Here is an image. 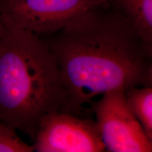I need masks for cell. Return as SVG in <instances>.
Returning a JSON list of instances; mask_svg holds the SVG:
<instances>
[{
    "label": "cell",
    "instance_id": "1",
    "mask_svg": "<svg viewBox=\"0 0 152 152\" xmlns=\"http://www.w3.org/2000/svg\"><path fill=\"white\" fill-rule=\"evenodd\" d=\"M109 7L91 11L43 39L66 85L65 113L80 116L85 104L108 91L152 86V51L127 17Z\"/></svg>",
    "mask_w": 152,
    "mask_h": 152
},
{
    "label": "cell",
    "instance_id": "2",
    "mask_svg": "<svg viewBox=\"0 0 152 152\" xmlns=\"http://www.w3.org/2000/svg\"><path fill=\"white\" fill-rule=\"evenodd\" d=\"M3 23L0 121L34 141L45 115L65 112L67 90L56 57L39 35Z\"/></svg>",
    "mask_w": 152,
    "mask_h": 152
},
{
    "label": "cell",
    "instance_id": "3",
    "mask_svg": "<svg viewBox=\"0 0 152 152\" xmlns=\"http://www.w3.org/2000/svg\"><path fill=\"white\" fill-rule=\"evenodd\" d=\"M109 6V0H0V16L10 26L48 35Z\"/></svg>",
    "mask_w": 152,
    "mask_h": 152
},
{
    "label": "cell",
    "instance_id": "4",
    "mask_svg": "<svg viewBox=\"0 0 152 152\" xmlns=\"http://www.w3.org/2000/svg\"><path fill=\"white\" fill-rule=\"evenodd\" d=\"M90 105L106 151H152V140L129 107L124 90L106 92Z\"/></svg>",
    "mask_w": 152,
    "mask_h": 152
},
{
    "label": "cell",
    "instance_id": "5",
    "mask_svg": "<svg viewBox=\"0 0 152 152\" xmlns=\"http://www.w3.org/2000/svg\"><path fill=\"white\" fill-rule=\"evenodd\" d=\"M33 146L36 152L106 151L94 121L58 111L41 120Z\"/></svg>",
    "mask_w": 152,
    "mask_h": 152
},
{
    "label": "cell",
    "instance_id": "6",
    "mask_svg": "<svg viewBox=\"0 0 152 152\" xmlns=\"http://www.w3.org/2000/svg\"><path fill=\"white\" fill-rule=\"evenodd\" d=\"M132 23L146 47L152 51V0H109Z\"/></svg>",
    "mask_w": 152,
    "mask_h": 152
},
{
    "label": "cell",
    "instance_id": "7",
    "mask_svg": "<svg viewBox=\"0 0 152 152\" xmlns=\"http://www.w3.org/2000/svg\"><path fill=\"white\" fill-rule=\"evenodd\" d=\"M127 103L152 140V86L132 87L125 90Z\"/></svg>",
    "mask_w": 152,
    "mask_h": 152
},
{
    "label": "cell",
    "instance_id": "8",
    "mask_svg": "<svg viewBox=\"0 0 152 152\" xmlns=\"http://www.w3.org/2000/svg\"><path fill=\"white\" fill-rule=\"evenodd\" d=\"M33 146L20 139L16 130L0 121V152H33Z\"/></svg>",
    "mask_w": 152,
    "mask_h": 152
},
{
    "label": "cell",
    "instance_id": "9",
    "mask_svg": "<svg viewBox=\"0 0 152 152\" xmlns=\"http://www.w3.org/2000/svg\"><path fill=\"white\" fill-rule=\"evenodd\" d=\"M3 32H4V23L2 21V19H1V16H0V43H1Z\"/></svg>",
    "mask_w": 152,
    "mask_h": 152
}]
</instances>
